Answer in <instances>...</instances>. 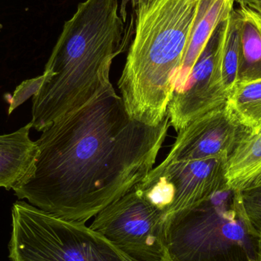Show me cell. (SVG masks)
I'll use <instances>...</instances> for the list:
<instances>
[{
    "instance_id": "cell-16",
    "label": "cell",
    "mask_w": 261,
    "mask_h": 261,
    "mask_svg": "<svg viewBox=\"0 0 261 261\" xmlns=\"http://www.w3.org/2000/svg\"><path fill=\"white\" fill-rule=\"evenodd\" d=\"M44 73L38 77L27 80L23 81L17 88L15 89L13 95L6 94L5 99L9 102V107L8 113L10 115L15 109L18 108L21 104L24 103L31 96H34L38 93L44 82Z\"/></svg>"
},
{
    "instance_id": "cell-15",
    "label": "cell",
    "mask_w": 261,
    "mask_h": 261,
    "mask_svg": "<svg viewBox=\"0 0 261 261\" xmlns=\"http://www.w3.org/2000/svg\"><path fill=\"white\" fill-rule=\"evenodd\" d=\"M239 193L248 221L261 234V186L242 190Z\"/></svg>"
},
{
    "instance_id": "cell-12",
    "label": "cell",
    "mask_w": 261,
    "mask_h": 261,
    "mask_svg": "<svg viewBox=\"0 0 261 261\" xmlns=\"http://www.w3.org/2000/svg\"><path fill=\"white\" fill-rule=\"evenodd\" d=\"M240 67L238 82L261 78V11L240 6ZM237 82V83H238Z\"/></svg>"
},
{
    "instance_id": "cell-18",
    "label": "cell",
    "mask_w": 261,
    "mask_h": 261,
    "mask_svg": "<svg viewBox=\"0 0 261 261\" xmlns=\"http://www.w3.org/2000/svg\"><path fill=\"white\" fill-rule=\"evenodd\" d=\"M132 4H133V6H135V5L138 3V0H132Z\"/></svg>"
},
{
    "instance_id": "cell-7",
    "label": "cell",
    "mask_w": 261,
    "mask_h": 261,
    "mask_svg": "<svg viewBox=\"0 0 261 261\" xmlns=\"http://www.w3.org/2000/svg\"><path fill=\"white\" fill-rule=\"evenodd\" d=\"M167 216L132 190L106 207L90 228L135 261H169Z\"/></svg>"
},
{
    "instance_id": "cell-8",
    "label": "cell",
    "mask_w": 261,
    "mask_h": 261,
    "mask_svg": "<svg viewBox=\"0 0 261 261\" xmlns=\"http://www.w3.org/2000/svg\"><path fill=\"white\" fill-rule=\"evenodd\" d=\"M226 18L213 32L182 88L173 93L167 116L170 127L176 133L195 119L227 102L226 96L215 81L216 58Z\"/></svg>"
},
{
    "instance_id": "cell-1",
    "label": "cell",
    "mask_w": 261,
    "mask_h": 261,
    "mask_svg": "<svg viewBox=\"0 0 261 261\" xmlns=\"http://www.w3.org/2000/svg\"><path fill=\"white\" fill-rule=\"evenodd\" d=\"M170 125L135 120L110 81L90 100L42 130L38 156L15 196L86 224L135 190L153 168Z\"/></svg>"
},
{
    "instance_id": "cell-5",
    "label": "cell",
    "mask_w": 261,
    "mask_h": 261,
    "mask_svg": "<svg viewBox=\"0 0 261 261\" xmlns=\"http://www.w3.org/2000/svg\"><path fill=\"white\" fill-rule=\"evenodd\" d=\"M12 261H135L80 222L65 220L24 201L12 205Z\"/></svg>"
},
{
    "instance_id": "cell-4",
    "label": "cell",
    "mask_w": 261,
    "mask_h": 261,
    "mask_svg": "<svg viewBox=\"0 0 261 261\" xmlns=\"http://www.w3.org/2000/svg\"><path fill=\"white\" fill-rule=\"evenodd\" d=\"M169 261H261V234L228 188L167 218Z\"/></svg>"
},
{
    "instance_id": "cell-2",
    "label": "cell",
    "mask_w": 261,
    "mask_h": 261,
    "mask_svg": "<svg viewBox=\"0 0 261 261\" xmlns=\"http://www.w3.org/2000/svg\"><path fill=\"white\" fill-rule=\"evenodd\" d=\"M119 0H86L66 21L32 99V127L42 132L83 107L110 81L113 60L128 43Z\"/></svg>"
},
{
    "instance_id": "cell-6",
    "label": "cell",
    "mask_w": 261,
    "mask_h": 261,
    "mask_svg": "<svg viewBox=\"0 0 261 261\" xmlns=\"http://www.w3.org/2000/svg\"><path fill=\"white\" fill-rule=\"evenodd\" d=\"M227 161L223 158L164 159L135 190L167 218L229 188L226 179Z\"/></svg>"
},
{
    "instance_id": "cell-3",
    "label": "cell",
    "mask_w": 261,
    "mask_h": 261,
    "mask_svg": "<svg viewBox=\"0 0 261 261\" xmlns=\"http://www.w3.org/2000/svg\"><path fill=\"white\" fill-rule=\"evenodd\" d=\"M199 0H138L135 33L118 88L130 118L160 125L176 87Z\"/></svg>"
},
{
    "instance_id": "cell-11",
    "label": "cell",
    "mask_w": 261,
    "mask_h": 261,
    "mask_svg": "<svg viewBox=\"0 0 261 261\" xmlns=\"http://www.w3.org/2000/svg\"><path fill=\"white\" fill-rule=\"evenodd\" d=\"M227 184L236 191L261 186V126L247 130L226 164Z\"/></svg>"
},
{
    "instance_id": "cell-14",
    "label": "cell",
    "mask_w": 261,
    "mask_h": 261,
    "mask_svg": "<svg viewBox=\"0 0 261 261\" xmlns=\"http://www.w3.org/2000/svg\"><path fill=\"white\" fill-rule=\"evenodd\" d=\"M227 105L247 130L261 126V78L238 82Z\"/></svg>"
},
{
    "instance_id": "cell-9",
    "label": "cell",
    "mask_w": 261,
    "mask_h": 261,
    "mask_svg": "<svg viewBox=\"0 0 261 261\" xmlns=\"http://www.w3.org/2000/svg\"><path fill=\"white\" fill-rule=\"evenodd\" d=\"M246 130L226 102L178 132L176 141L165 159H228Z\"/></svg>"
},
{
    "instance_id": "cell-10",
    "label": "cell",
    "mask_w": 261,
    "mask_h": 261,
    "mask_svg": "<svg viewBox=\"0 0 261 261\" xmlns=\"http://www.w3.org/2000/svg\"><path fill=\"white\" fill-rule=\"evenodd\" d=\"M32 123L7 135H0V187L13 190L32 170L38 156L36 141L29 134Z\"/></svg>"
},
{
    "instance_id": "cell-17",
    "label": "cell",
    "mask_w": 261,
    "mask_h": 261,
    "mask_svg": "<svg viewBox=\"0 0 261 261\" xmlns=\"http://www.w3.org/2000/svg\"><path fill=\"white\" fill-rule=\"evenodd\" d=\"M234 2L239 3L240 6L261 11V0H234Z\"/></svg>"
},
{
    "instance_id": "cell-13",
    "label": "cell",
    "mask_w": 261,
    "mask_h": 261,
    "mask_svg": "<svg viewBox=\"0 0 261 261\" xmlns=\"http://www.w3.org/2000/svg\"><path fill=\"white\" fill-rule=\"evenodd\" d=\"M240 25L236 9L225 20V29L216 58L215 81L228 99L238 82L240 67Z\"/></svg>"
}]
</instances>
